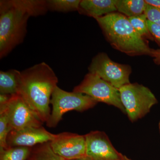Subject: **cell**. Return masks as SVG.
<instances>
[{
    "instance_id": "obj_27",
    "label": "cell",
    "mask_w": 160,
    "mask_h": 160,
    "mask_svg": "<svg viewBox=\"0 0 160 160\" xmlns=\"http://www.w3.org/2000/svg\"><path fill=\"white\" fill-rule=\"evenodd\" d=\"M122 160H131V159L129 158L126 157V156L124 155V158H123V159Z\"/></svg>"
},
{
    "instance_id": "obj_1",
    "label": "cell",
    "mask_w": 160,
    "mask_h": 160,
    "mask_svg": "<svg viewBox=\"0 0 160 160\" xmlns=\"http://www.w3.org/2000/svg\"><path fill=\"white\" fill-rule=\"evenodd\" d=\"M58 82L54 71L44 62L20 73L17 94L43 123L47 122L51 114L49 104Z\"/></svg>"
},
{
    "instance_id": "obj_26",
    "label": "cell",
    "mask_w": 160,
    "mask_h": 160,
    "mask_svg": "<svg viewBox=\"0 0 160 160\" xmlns=\"http://www.w3.org/2000/svg\"><path fill=\"white\" fill-rule=\"evenodd\" d=\"M70 160H92L90 158L87 156L75 159Z\"/></svg>"
},
{
    "instance_id": "obj_10",
    "label": "cell",
    "mask_w": 160,
    "mask_h": 160,
    "mask_svg": "<svg viewBox=\"0 0 160 160\" xmlns=\"http://www.w3.org/2000/svg\"><path fill=\"white\" fill-rule=\"evenodd\" d=\"M86 156L92 160H122L124 155L118 152L105 132L92 131L85 135Z\"/></svg>"
},
{
    "instance_id": "obj_5",
    "label": "cell",
    "mask_w": 160,
    "mask_h": 160,
    "mask_svg": "<svg viewBox=\"0 0 160 160\" xmlns=\"http://www.w3.org/2000/svg\"><path fill=\"white\" fill-rule=\"evenodd\" d=\"M119 90L121 102L132 122L144 117L158 103L151 90L138 83H129Z\"/></svg>"
},
{
    "instance_id": "obj_18",
    "label": "cell",
    "mask_w": 160,
    "mask_h": 160,
    "mask_svg": "<svg viewBox=\"0 0 160 160\" xmlns=\"http://www.w3.org/2000/svg\"><path fill=\"white\" fill-rule=\"evenodd\" d=\"M81 2L80 0H48L47 8L48 10L59 12L78 11Z\"/></svg>"
},
{
    "instance_id": "obj_25",
    "label": "cell",
    "mask_w": 160,
    "mask_h": 160,
    "mask_svg": "<svg viewBox=\"0 0 160 160\" xmlns=\"http://www.w3.org/2000/svg\"><path fill=\"white\" fill-rule=\"evenodd\" d=\"M148 5L160 9V0H145Z\"/></svg>"
},
{
    "instance_id": "obj_4",
    "label": "cell",
    "mask_w": 160,
    "mask_h": 160,
    "mask_svg": "<svg viewBox=\"0 0 160 160\" xmlns=\"http://www.w3.org/2000/svg\"><path fill=\"white\" fill-rule=\"evenodd\" d=\"M97 103L87 95L73 91L69 92L57 86L52 95L50 104L52 110L46 126L54 128L68 112L75 110L82 112L93 108Z\"/></svg>"
},
{
    "instance_id": "obj_15",
    "label": "cell",
    "mask_w": 160,
    "mask_h": 160,
    "mask_svg": "<svg viewBox=\"0 0 160 160\" xmlns=\"http://www.w3.org/2000/svg\"><path fill=\"white\" fill-rule=\"evenodd\" d=\"M147 4L144 0H116L117 10L127 17L145 13Z\"/></svg>"
},
{
    "instance_id": "obj_14",
    "label": "cell",
    "mask_w": 160,
    "mask_h": 160,
    "mask_svg": "<svg viewBox=\"0 0 160 160\" xmlns=\"http://www.w3.org/2000/svg\"><path fill=\"white\" fill-rule=\"evenodd\" d=\"M21 72L16 69L0 72V93L12 95L17 93Z\"/></svg>"
},
{
    "instance_id": "obj_6",
    "label": "cell",
    "mask_w": 160,
    "mask_h": 160,
    "mask_svg": "<svg viewBox=\"0 0 160 160\" xmlns=\"http://www.w3.org/2000/svg\"><path fill=\"white\" fill-rule=\"evenodd\" d=\"M73 91L87 95L97 102L114 106L123 113L126 112L121 102L119 90L96 74L87 73L81 83L74 87Z\"/></svg>"
},
{
    "instance_id": "obj_16",
    "label": "cell",
    "mask_w": 160,
    "mask_h": 160,
    "mask_svg": "<svg viewBox=\"0 0 160 160\" xmlns=\"http://www.w3.org/2000/svg\"><path fill=\"white\" fill-rule=\"evenodd\" d=\"M30 160H66L56 153L52 149L50 142L38 145L32 151Z\"/></svg>"
},
{
    "instance_id": "obj_20",
    "label": "cell",
    "mask_w": 160,
    "mask_h": 160,
    "mask_svg": "<svg viewBox=\"0 0 160 160\" xmlns=\"http://www.w3.org/2000/svg\"><path fill=\"white\" fill-rule=\"evenodd\" d=\"M11 130L6 111L0 110V149L8 148L7 137Z\"/></svg>"
},
{
    "instance_id": "obj_13",
    "label": "cell",
    "mask_w": 160,
    "mask_h": 160,
    "mask_svg": "<svg viewBox=\"0 0 160 160\" xmlns=\"http://www.w3.org/2000/svg\"><path fill=\"white\" fill-rule=\"evenodd\" d=\"M12 6L27 13L29 16L43 15L48 11L47 1L44 0H8Z\"/></svg>"
},
{
    "instance_id": "obj_9",
    "label": "cell",
    "mask_w": 160,
    "mask_h": 160,
    "mask_svg": "<svg viewBox=\"0 0 160 160\" xmlns=\"http://www.w3.org/2000/svg\"><path fill=\"white\" fill-rule=\"evenodd\" d=\"M53 151L66 160L75 159L86 156L85 135L64 132L56 134L50 142Z\"/></svg>"
},
{
    "instance_id": "obj_11",
    "label": "cell",
    "mask_w": 160,
    "mask_h": 160,
    "mask_svg": "<svg viewBox=\"0 0 160 160\" xmlns=\"http://www.w3.org/2000/svg\"><path fill=\"white\" fill-rule=\"evenodd\" d=\"M56 134L49 132L43 126L30 127L10 131L7 137L8 147L32 146L51 142Z\"/></svg>"
},
{
    "instance_id": "obj_8",
    "label": "cell",
    "mask_w": 160,
    "mask_h": 160,
    "mask_svg": "<svg viewBox=\"0 0 160 160\" xmlns=\"http://www.w3.org/2000/svg\"><path fill=\"white\" fill-rule=\"evenodd\" d=\"M2 109L7 113L12 130L42 126V122L39 119L22 97L17 93L12 95L6 105L0 106V110Z\"/></svg>"
},
{
    "instance_id": "obj_22",
    "label": "cell",
    "mask_w": 160,
    "mask_h": 160,
    "mask_svg": "<svg viewBox=\"0 0 160 160\" xmlns=\"http://www.w3.org/2000/svg\"><path fill=\"white\" fill-rule=\"evenodd\" d=\"M148 28L153 39L160 46V26L148 20Z\"/></svg>"
},
{
    "instance_id": "obj_2",
    "label": "cell",
    "mask_w": 160,
    "mask_h": 160,
    "mask_svg": "<svg viewBox=\"0 0 160 160\" xmlns=\"http://www.w3.org/2000/svg\"><path fill=\"white\" fill-rule=\"evenodd\" d=\"M95 19L115 49L130 56L151 55L152 49L135 31L126 16L114 12Z\"/></svg>"
},
{
    "instance_id": "obj_3",
    "label": "cell",
    "mask_w": 160,
    "mask_h": 160,
    "mask_svg": "<svg viewBox=\"0 0 160 160\" xmlns=\"http://www.w3.org/2000/svg\"><path fill=\"white\" fill-rule=\"evenodd\" d=\"M30 17L12 6L8 0L0 1V58L5 57L21 44L27 33Z\"/></svg>"
},
{
    "instance_id": "obj_12",
    "label": "cell",
    "mask_w": 160,
    "mask_h": 160,
    "mask_svg": "<svg viewBox=\"0 0 160 160\" xmlns=\"http://www.w3.org/2000/svg\"><path fill=\"white\" fill-rule=\"evenodd\" d=\"M116 0H82L78 11L94 18L117 11Z\"/></svg>"
},
{
    "instance_id": "obj_28",
    "label": "cell",
    "mask_w": 160,
    "mask_h": 160,
    "mask_svg": "<svg viewBox=\"0 0 160 160\" xmlns=\"http://www.w3.org/2000/svg\"><path fill=\"white\" fill-rule=\"evenodd\" d=\"M159 131L160 132V121L159 123Z\"/></svg>"
},
{
    "instance_id": "obj_19",
    "label": "cell",
    "mask_w": 160,
    "mask_h": 160,
    "mask_svg": "<svg viewBox=\"0 0 160 160\" xmlns=\"http://www.w3.org/2000/svg\"><path fill=\"white\" fill-rule=\"evenodd\" d=\"M129 22L135 31L144 40L154 41L149 32L147 24V17L145 13L136 16L128 18Z\"/></svg>"
},
{
    "instance_id": "obj_7",
    "label": "cell",
    "mask_w": 160,
    "mask_h": 160,
    "mask_svg": "<svg viewBox=\"0 0 160 160\" xmlns=\"http://www.w3.org/2000/svg\"><path fill=\"white\" fill-rule=\"evenodd\" d=\"M88 69L89 72L96 74L118 89L130 83L131 66L113 62L105 52H100L93 58Z\"/></svg>"
},
{
    "instance_id": "obj_17",
    "label": "cell",
    "mask_w": 160,
    "mask_h": 160,
    "mask_svg": "<svg viewBox=\"0 0 160 160\" xmlns=\"http://www.w3.org/2000/svg\"><path fill=\"white\" fill-rule=\"evenodd\" d=\"M31 151V148L22 146L0 149V160H26Z\"/></svg>"
},
{
    "instance_id": "obj_21",
    "label": "cell",
    "mask_w": 160,
    "mask_h": 160,
    "mask_svg": "<svg viewBox=\"0 0 160 160\" xmlns=\"http://www.w3.org/2000/svg\"><path fill=\"white\" fill-rule=\"evenodd\" d=\"M144 13L148 20L160 26V9L147 4Z\"/></svg>"
},
{
    "instance_id": "obj_23",
    "label": "cell",
    "mask_w": 160,
    "mask_h": 160,
    "mask_svg": "<svg viewBox=\"0 0 160 160\" xmlns=\"http://www.w3.org/2000/svg\"><path fill=\"white\" fill-rule=\"evenodd\" d=\"M150 56L153 58V61L155 64L160 66V49H152Z\"/></svg>"
},
{
    "instance_id": "obj_24",
    "label": "cell",
    "mask_w": 160,
    "mask_h": 160,
    "mask_svg": "<svg viewBox=\"0 0 160 160\" xmlns=\"http://www.w3.org/2000/svg\"><path fill=\"white\" fill-rule=\"evenodd\" d=\"M11 95L0 94V106H4L8 103L11 97Z\"/></svg>"
}]
</instances>
